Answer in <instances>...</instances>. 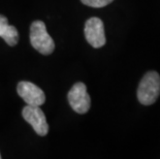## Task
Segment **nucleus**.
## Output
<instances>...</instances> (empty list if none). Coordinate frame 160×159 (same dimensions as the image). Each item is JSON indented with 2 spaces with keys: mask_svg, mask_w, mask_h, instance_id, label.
I'll return each instance as SVG.
<instances>
[{
  "mask_svg": "<svg viewBox=\"0 0 160 159\" xmlns=\"http://www.w3.org/2000/svg\"><path fill=\"white\" fill-rule=\"evenodd\" d=\"M160 95V76L156 72H149L141 80L138 88V99L142 106H151Z\"/></svg>",
  "mask_w": 160,
  "mask_h": 159,
  "instance_id": "f257e3e1",
  "label": "nucleus"
},
{
  "mask_svg": "<svg viewBox=\"0 0 160 159\" xmlns=\"http://www.w3.org/2000/svg\"><path fill=\"white\" fill-rule=\"evenodd\" d=\"M30 42L42 55H50L55 49V42L48 33L45 23L42 21H34L30 26Z\"/></svg>",
  "mask_w": 160,
  "mask_h": 159,
  "instance_id": "f03ea898",
  "label": "nucleus"
},
{
  "mask_svg": "<svg viewBox=\"0 0 160 159\" xmlns=\"http://www.w3.org/2000/svg\"><path fill=\"white\" fill-rule=\"evenodd\" d=\"M67 99L71 109L78 114H86L90 110L91 98L84 83L79 82L74 84L67 94Z\"/></svg>",
  "mask_w": 160,
  "mask_h": 159,
  "instance_id": "7ed1b4c3",
  "label": "nucleus"
},
{
  "mask_svg": "<svg viewBox=\"0 0 160 159\" xmlns=\"http://www.w3.org/2000/svg\"><path fill=\"white\" fill-rule=\"evenodd\" d=\"M22 116L40 137H45L49 132L47 118L38 106H26L22 111Z\"/></svg>",
  "mask_w": 160,
  "mask_h": 159,
  "instance_id": "20e7f679",
  "label": "nucleus"
},
{
  "mask_svg": "<svg viewBox=\"0 0 160 159\" xmlns=\"http://www.w3.org/2000/svg\"><path fill=\"white\" fill-rule=\"evenodd\" d=\"M84 33L87 42L93 48L98 49L105 45L107 39H105L104 26L99 18L93 17V18L87 20L86 24H85Z\"/></svg>",
  "mask_w": 160,
  "mask_h": 159,
  "instance_id": "39448f33",
  "label": "nucleus"
},
{
  "mask_svg": "<svg viewBox=\"0 0 160 159\" xmlns=\"http://www.w3.org/2000/svg\"><path fill=\"white\" fill-rule=\"evenodd\" d=\"M20 97L29 106H42L46 101L45 92L35 84L30 82H20L17 87Z\"/></svg>",
  "mask_w": 160,
  "mask_h": 159,
  "instance_id": "423d86ee",
  "label": "nucleus"
},
{
  "mask_svg": "<svg viewBox=\"0 0 160 159\" xmlns=\"http://www.w3.org/2000/svg\"><path fill=\"white\" fill-rule=\"evenodd\" d=\"M0 37L11 47L16 46L19 42L18 30L15 26L9 25L8 19L2 15H0Z\"/></svg>",
  "mask_w": 160,
  "mask_h": 159,
  "instance_id": "0eeeda50",
  "label": "nucleus"
},
{
  "mask_svg": "<svg viewBox=\"0 0 160 159\" xmlns=\"http://www.w3.org/2000/svg\"><path fill=\"white\" fill-rule=\"evenodd\" d=\"M85 5L91 6V7H103L113 2L114 0H81Z\"/></svg>",
  "mask_w": 160,
  "mask_h": 159,
  "instance_id": "6e6552de",
  "label": "nucleus"
},
{
  "mask_svg": "<svg viewBox=\"0 0 160 159\" xmlns=\"http://www.w3.org/2000/svg\"><path fill=\"white\" fill-rule=\"evenodd\" d=\"M0 158H1V155H0Z\"/></svg>",
  "mask_w": 160,
  "mask_h": 159,
  "instance_id": "1a4fd4ad",
  "label": "nucleus"
}]
</instances>
